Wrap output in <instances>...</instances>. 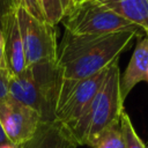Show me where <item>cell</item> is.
Wrapping results in <instances>:
<instances>
[{"instance_id":"23","label":"cell","mask_w":148,"mask_h":148,"mask_svg":"<svg viewBox=\"0 0 148 148\" xmlns=\"http://www.w3.org/2000/svg\"><path fill=\"white\" fill-rule=\"evenodd\" d=\"M147 148H148V147H147Z\"/></svg>"},{"instance_id":"10","label":"cell","mask_w":148,"mask_h":148,"mask_svg":"<svg viewBox=\"0 0 148 148\" xmlns=\"http://www.w3.org/2000/svg\"><path fill=\"white\" fill-rule=\"evenodd\" d=\"M5 40V61L6 69L10 76L22 73L27 68L25 54L23 50V44L17 25V20L15 13L9 17L5 28L1 30Z\"/></svg>"},{"instance_id":"20","label":"cell","mask_w":148,"mask_h":148,"mask_svg":"<svg viewBox=\"0 0 148 148\" xmlns=\"http://www.w3.org/2000/svg\"><path fill=\"white\" fill-rule=\"evenodd\" d=\"M0 148H20V146H16V145H7V146H2Z\"/></svg>"},{"instance_id":"7","label":"cell","mask_w":148,"mask_h":148,"mask_svg":"<svg viewBox=\"0 0 148 148\" xmlns=\"http://www.w3.org/2000/svg\"><path fill=\"white\" fill-rule=\"evenodd\" d=\"M0 123L7 138L21 146L35 134L42 117L30 106L7 96L0 101Z\"/></svg>"},{"instance_id":"19","label":"cell","mask_w":148,"mask_h":148,"mask_svg":"<svg viewBox=\"0 0 148 148\" xmlns=\"http://www.w3.org/2000/svg\"><path fill=\"white\" fill-rule=\"evenodd\" d=\"M12 143H13V142L7 138L5 131H3L2 126H1V123H0V147L7 146V145H12ZM13 145H14V143H13Z\"/></svg>"},{"instance_id":"4","label":"cell","mask_w":148,"mask_h":148,"mask_svg":"<svg viewBox=\"0 0 148 148\" xmlns=\"http://www.w3.org/2000/svg\"><path fill=\"white\" fill-rule=\"evenodd\" d=\"M61 22L65 31L75 36L143 30L94 0H79L71 7Z\"/></svg>"},{"instance_id":"5","label":"cell","mask_w":148,"mask_h":148,"mask_svg":"<svg viewBox=\"0 0 148 148\" xmlns=\"http://www.w3.org/2000/svg\"><path fill=\"white\" fill-rule=\"evenodd\" d=\"M27 66L58 61V43L54 25L32 16L25 8L15 10Z\"/></svg>"},{"instance_id":"13","label":"cell","mask_w":148,"mask_h":148,"mask_svg":"<svg viewBox=\"0 0 148 148\" xmlns=\"http://www.w3.org/2000/svg\"><path fill=\"white\" fill-rule=\"evenodd\" d=\"M91 148H124V138L120 121L106 127L89 146Z\"/></svg>"},{"instance_id":"2","label":"cell","mask_w":148,"mask_h":148,"mask_svg":"<svg viewBox=\"0 0 148 148\" xmlns=\"http://www.w3.org/2000/svg\"><path fill=\"white\" fill-rule=\"evenodd\" d=\"M123 111L120 73L116 60L109 66L106 77L96 95L68 130L77 146H90L102 131L120 121Z\"/></svg>"},{"instance_id":"14","label":"cell","mask_w":148,"mask_h":148,"mask_svg":"<svg viewBox=\"0 0 148 148\" xmlns=\"http://www.w3.org/2000/svg\"><path fill=\"white\" fill-rule=\"evenodd\" d=\"M120 127L124 138V148H147L143 141L139 138L130 116L123 111L120 116Z\"/></svg>"},{"instance_id":"17","label":"cell","mask_w":148,"mask_h":148,"mask_svg":"<svg viewBox=\"0 0 148 148\" xmlns=\"http://www.w3.org/2000/svg\"><path fill=\"white\" fill-rule=\"evenodd\" d=\"M10 74L6 68H0V101L8 96Z\"/></svg>"},{"instance_id":"11","label":"cell","mask_w":148,"mask_h":148,"mask_svg":"<svg viewBox=\"0 0 148 148\" xmlns=\"http://www.w3.org/2000/svg\"><path fill=\"white\" fill-rule=\"evenodd\" d=\"M120 17L148 31V0H94ZM76 3V2H75Z\"/></svg>"},{"instance_id":"8","label":"cell","mask_w":148,"mask_h":148,"mask_svg":"<svg viewBox=\"0 0 148 148\" xmlns=\"http://www.w3.org/2000/svg\"><path fill=\"white\" fill-rule=\"evenodd\" d=\"M71 131L62 124L52 120L39 124L35 134L20 148H76Z\"/></svg>"},{"instance_id":"9","label":"cell","mask_w":148,"mask_h":148,"mask_svg":"<svg viewBox=\"0 0 148 148\" xmlns=\"http://www.w3.org/2000/svg\"><path fill=\"white\" fill-rule=\"evenodd\" d=\"M142 81L148 82V37L141 38L132 53L130 62L125 69L123 77H120V96L125 98L131 90Z\"/></svg>"},{"instance_id":"18","label":"cell","mask_w":148,"mask_h":148,"mask_svg":"<svg viewBox=\"0 0 148 148\" xmlns=\"http://www.w3.org/2000/svg\"><path fill=\"white\" fill-rule=\"evenodd\" d=\"M0 68H6V61H5V40H3V34L0 30Z\"/></svg>"},{"instance_id":"12","label":"cell","mask_w":148,"mask_h":148,"mask_svg":"<svg viewBox=\"0 0 148 148\" xmlns=\"http://www.w3.org/2000/svg\"><path fill=\"white\" fill-rule=\"evenodd\" d=\"M44 20L52 25L62 21L69 9L68 0H38Z\"/></svg>"},{"instance_id":"3","label":"cell","mask_w":148,"mask_h":148,"mask_svg":"<svg viewBox=\"0 0 148 148\" xmlns=\"http://www.w3.org/2000/svg\"><path fill=\"white\" fill-rule=\"evenodd\" d=\"M61 80L57 62L27 66L22 73L10 76L8 96L37 111L42 123L52 121Z\"/></svg>"},{"instance_id":"6","label":"cell","mask_w":148,"mask_h":148,"mask_svg":"<svg viewBox=\"0 0 148 148\" xmlns=\"http://www.w3.org/2000/svg\"><path fill=\"white\" fill-rule=\"evenodd\" d=\"M108 68L84 79H62L54 108V120L69 128L104 82Z\"/></svg>"},{"instance_id":"15","label":"cell","mask_w":148,"mask_h":148,"mask_svg":"<svg viewBox=\"0 0 148 148\" xmlns=\"http://www.w3.org/2000/svg\"><path fill=\"white\" fill-rule=\"evenodd\" d=\"M16 7V0H0V30L5 28L9 17L15 13Z\"/></svg>"},{"instance_id":"16","label":"cell","mask_w":148,"mask_h":148,"mask_svg":"<svg viewBox=\"0 0 148 148\" xmlns=\"http://www.w3.org/2000/svg\"><path fill=\"white\" fill-rule=\"evenodd\" d=\"M16 3H17V6H22L23 8H25L36 18H38L40 21H45L43 13L40 10L38 0H16Z\"/></svg>"},{"instance_id":"22","label":"cell","mask_w":148,"mask_h":148,"mask_svg":"<svg viewBox=\"0 0 148 148\" xmlns=\"http://www.w3.org/2000/svg\"><path fill=\"white\" fill-rule=\"evenodd\" d=\"M146 36H147V37H148V31H147V32H146Z\"/></svg>"},{"instance_id":"21","label":"cell","mask_w":148,"mask_h":148,"mask_svg":"<svg viewBox=\"0 0 148 148\" xmlns=\"http://www.w3.org/2000/svg\"><path fill=\"white\" fill-rule=\"evenodd\" d=\"M77 1H79V0H68V2H69V9H71V7H72L75 2H77ZM69 9H68V10H69Z\"/></svg>"},{"instance_id":"1","label":"cell","mask_w":148,"mask_h":148,"mask_svg":"<svg viewBox=\"0 0 148 148\" xmlns=\"http://www.w3.org/2000/svg\"><path fill=\"white\" fill-rule=\"evenodd\" d=\"M143 30H121L103 35L75 36L65 31L58 46V66L62 79L91 76L118 60Z\"/></svg>"}]
</instances>
